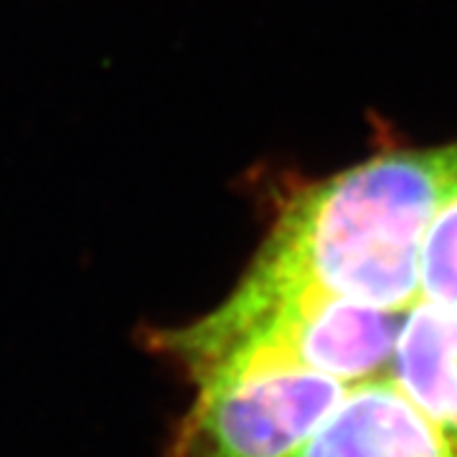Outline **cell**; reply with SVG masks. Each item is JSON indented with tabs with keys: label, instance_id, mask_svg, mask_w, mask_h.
<instances>
[{
	"label": "cell",
	"instance_id": "1",
	"mask_svg": "<svg viewBox=\"0 0 457 457\" xmlns=\"http://www.w3.org/2000/svg\"><path fill=\"white\" fill-rule=\"evenodd\" d=\"M455 196L457 143L353 165L287 204L246 278L407 311L427 234Z\"/></svg>",
	"mask_w": 457,
	"mask_h": 457
},
{
	"label": "cell",
	"instance_id": "2",
	"mask_svg": "<svg viewBox=\"0 0 457 457\" xmlns=\"http://www.w3.org/2000/svg\"><path fill=\"white\" fill-rule=\"evenodd\" d=\"M402 315L311 287L245 278L198 323L158 333L155 348L188 376L228 356L260 353L351 386L389 371Z\"/></svg>",
	"mask_w": 457,
	"mask_h": 457
},
{
	"label": "cell",
	"instance_id": "3",
	"mask_svg": "<svg viewBox=\"0 0 457 457\" xmlns=\"http://www.w3.org/2000/svg\"><path fill=\"white\" fill-rule=\"evenodd\" d=\"M196 402L165 457H293L348 384L260 353L191 376Z\"/></svg>",
	"mask_w": 457,
	"mask_h": 457
},
{
	"label": "cell",
	"instance_id": "4",
	"mask_svg": "<svg viewBox=\"0 0 457 457\" xmlns=\"http://www.w3.org/2000/svg\"><path fill=\"white\" fill-rule=\"evenodd\" d=\"M293 457H457V445L384 374L351 384Z\"/></svg>",
	"mask_w": 457,
	"mask_h": 457
},
{
	"label": "cell",
	"instance_id": "5",
	"mask_svg": "<svg viewBox=\"0 0 457 457\" xmlns=\"http://www.w3.org/2000/svg\"><path fill=\"white\" fill-rule=\"evenodd\" d=\"M386 374L457 445V308L425 297L407 308Z\"/></svg>",
	"mask_w": 457,
	"mask_h": 457
},
{
	"label": "cell",
	"instance_id": "6",
	"mask_svg": "<svg viewBox=\"0 0 457 457\" xmlns=\"http://www.w3.org/2000/svg\"><path fill=\"white\" fill-rule=\"evenodd\" d=\"M422 297L457 308V196L442 209L427 234Z\"/></svg>",
	"mask_w": 457,
	"mask_h": 457
}]
</instances>
